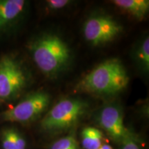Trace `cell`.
I'll return each instance as SVG.
<instances>
[{
	"label": "cell",
	"mask_w": 149,
	"mask_h": 149,
	"mask_svg": "<svg viewBox=\"0 0 149 149\" xmlns=\"http://www.w3.org/2000/svg\"><path fill=\"white\" fill-rule=\"evenodd\" d=\"M29 50L35 64L48 77L54 78L69 68L72 54L68 44L59 35L45 33L35 37Z\"/></svg>",
	"instance_id": "obj_1"
},
{
	"label": "cell",
	"mask_w": 149,
	"mask_h": 149,
	"mask_svg": "<svg viewBox=\"0 0 149 149\" xmlns=\"http://www.w3.org/2000/svg\"><path fill=\"white\" fill-rule=\"evenodd\" d=\"M51 102V96L44 91L29 93L13 107L0 113L3 122L26 124L39 118Z\"/></svg>",
	"instance_id": "obj_5"
},
{
	"label": "cell",
	"mask_w": 149,
	"mask_h": 149,
	"mask_svg": "<svg viewBox=\"0 0 149 149\" xmlns=\"http://www.w3.org/2000/svg\"><path fill=\"white\" fill-rule=\"evenodd\" d=\"M0 144L2 149H27V140L18 128L5 126L0 130Z\"/></svg>",
	"instance_id": "obj_9"
},
{
	"label": "cell",
	"mask_w": 149,
	"mask_h": 149,
	"mask_svg": "<svg viewBox=\"0 0 149 149\" xmlns=\"http://www.w3.org/2000/svg\"><path fill=\"white\" fill-rule=\"evenodd\" d=\"M50 149H81L75 137L67 135L57 139L51 145Z\"/></svg>",
	"instance_id": "obj_13"
},
{
	"label": "cell",
	"mask_w": 149,
	"mask_h": 149,
	"mask_svg": "<svg viewBox=\"0 0 149 149\" xmlns=\"http://www.w3.org/2000/svg\"><path fill=\"white\" fill-rule=\"evenodd\" d=\"M98 149H100V148H98Z\"/></svg>",
	"instance_id": "obj_17"
},
{
	"label": "cell",
	"mask_w": 149,
	"mask_h": 149,
	"mask_svg": "<svg viewBox=\"0 0 149 149\" xmlns=\"http://www.w3.org/2000/svg\"><path fill=\"white\" fill-rule=\"evenodd\" d=\"M112 3L136 19L142 20L148 15V0H114Z\"/></svg>",
	"instance_id": "obj_10"
},
{
	"label": "cell",
	"mask_w": 149,
	"mask_h": 149,
	"mask_svg": "<svg viewBox=\"0 0 149 149\" xmlns=\"http://www.w3.org/2000/svg\"><path fill=\"white\" fill-rule=\"evenodd\" d=\"M29 83V74L17 59L10 55L0 57V104L17 98Z\"/></svg>",
	"instance_id": "obj_4"
},
{
	"label": "cell",
	"mask_w": 149,
	"mask_h": 149,
	"mask_svg": "<svg viewBox=\"0 0 149 149\" xmlns=\"http://www.w3.org/2000/svg\"><path fill=\"white\" fill-rule=\"evenodd\" d=\"M71 1L68 0H48L46 1V4L48 8L52 10H60L68 6Z\"/></svg>",
	"instance_id": "obj_14"
},
{
	"label": "cell",
	"mask_w": 149,
	"mask_h": 149,
	"mask_svg": "<svg viewBox=\"0 0 149 149\" xmlns=\"http://www.w3.org/2000/svg\"><path fill=\"white\" fill-rule=\"evenodd\" d=\"M97 122L115 141L123 143L127 139L135 138L125 126L122 108L118 104L112 103L104 106L98 113Z\"/></svg>",
	"instance_id": "obj_7"
},
{
	"label": "cell",
	"mask_w": 149,
	"mask_h": 149,
	"mask_svg": "<svg viewBox=\"0 0 149 149\" xmlns=\"http://www.w3.org/2000/svg\"><path fill=\"white\" fill-rule=\"evenodd\" d=\"M81 146L84 149H98L103 144V133L98 128L88 126L81 133Z\"/></svg>",
	"instance_id": "obj_12"
},
{
	"label": "cell",
	"mask_w": 149,
	"mask_h": 149,
	"mask_svg": "<svg viewBox=\"0 0 149 149\" xmlns=\"http://www.w3.org/2000/svg\"><path fill=\"white\" fill-rule=\"evenodd\" d=\"M100 149H113L111 145L108 144H103L100 147Z\"/></svg>",
	"instance_id": "obj_16"
},
{
	"label": "cell",
	"mask_w": 149,
	"mask_h": 149,
	"mask_svg": "<svg viewBox=\"0 0 149 149\" xmlns=\"http://www.w3.org/2000/svg\"><path fill=\"white\" fill-rule=\"evenodd\" d=\"M133 59L136 66L144 74L149 71V37L146 35L137 42L133 51Z\"/></svg>",
	"instance_id": "obj_11"
},
{
	"label": "cell",
	"mask_w": 149,
	"mask_h": 149,
	"mask_svg": "<svg viewBox=\"0 0 149 149\" xmlns=\"http://www.w3.org/2000/svg\"><path fill=\"white\" fill-rule=\"evenodd\" d=\"M129 82L126 70L119 59L102 61L81 78L76 88L81 92L113 96L125 89Z\"/></svg>",
	"instance_id": "obj_2"
},
{
	"label": "cell",
	"mask_w": 149,
	"mask_h": 149,
	"mask_svg": "<svg viewBox=\"0 0 149 149\" xmlns=\"http://www.w3.org/2000/svg\"><path fill=\"white\" fill-rule=\"evenodd\" d=\"M26 5L24 0H0V32L8 29L21 17Z\"/></svg>",
	"instance_id": "obj_8"
},
{
	"label": "cell",
	"mask_w": 149,
	"mask_h": 149,
	"mask_svg": "<svg viewBox=\"0 0 149 149\" xmlns=\"http://www.w3.org/2000/svg\"><path fill=\"white\" fill-rule=\"evenodd\" d=\"M121 149H141V148L135 138H131L122 143Z\"/></svg>",
	"instance_id": "obj_15"
},
{
	"label": "cell",
	"mask_w": 149,
	"mask_h": 149,
	"mask_svg": "<svg viewBox=\"0 0 149 149\" xmlns=\"http://www.w3.org/2000/svg\"><path fill=\"white\" fill-rule=\"evenodd\" d=\"M88 109V103L81 99H61L43 117L40 123L41 130L51 134L61 133L75 125Z\"/></svg>",
	"instance_id": "obj_3"
},
{
	"label": "cell",
	"mask_w": 149,
	"mask_h": 149,
	"mask_svg": "<svg viewBox=\"0 0 149 149\" xmlns=\"http://www.w3.org/2000/svg\"><path fill=\"white\" fill-rule=\"evenodd\" d=\"M123 31L120 23L109 15L95 13L86 20L83 35L91 46H101L113 42Z\"/></svg>",
	"instance_id": "obj_6"
}]
</instances>
